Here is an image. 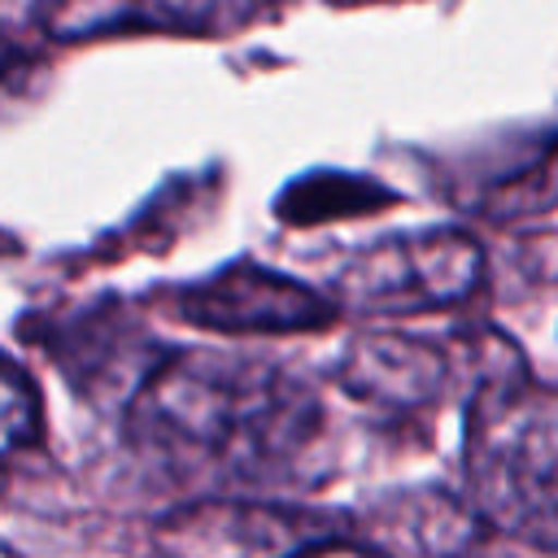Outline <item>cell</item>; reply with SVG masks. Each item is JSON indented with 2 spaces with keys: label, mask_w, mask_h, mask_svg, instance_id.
Masks as SVG:
<instances>
[{
  "label": "cell",
  "mask_w": 558,
  "mask_h": 558,
  "mask_svg": "<svg viewBox=\"0 0 558 558\" xmlns=\"http://www.w3.org/2000/svg\"><path fill=\"white\" fill-rule=\"evenodd\" d=\"M135 453L209 493L310 488L331 475L327 410L310 379L240 349H166L122 410Z\"/></svg>",
  "instance_id": "obj_1"
},
{
  "label": "cell",
  "mask_w": 558,
  "mask_h": 558,
  "mask_svg": "<svg viewBox=\"0 0 558 558\" xmlns=\"http://www.w3.org/2000/svg\"><path fill=\"white\" fill-rule=\"evenodd\" d=\"M466 493L497 532L558 554V414L532 405V384L493 379L466 397Z\"/></svg>",
  "instance_id": "obj_2"
},
{
  "label": "cell",
  "mask_w": 558,
  "mask_h": 558,
  "mask_svg": "<svg viewBox=\"0 0 558 558\" xmlns=\"http://www.w3.org/2000/svg\"><path fill=\"white\" fill-rule=\"evenodd\" d=\"M484 288V248L462 227L392 231L357 248L331 279V296L344 314L405 318L427 310L466 305Z\"/></svg>",
  "instance_id": "obj_3"
},
{
  "label": "cell",
  "mask_w": 558,
  "mask_h": 558,
  "mask_svg": "<svg viewBox=\"0 0 558 558\" xmlns=\"http://www.w3.org/2000/svg\"><path fill=\"white\" fill-rule=\"evenodd\" d=\"M331 514L253 493H205L153 523L161 558H296L318 536L340 532Z\"/></svg>",
  "instance_id": "obj_4"
},
{
  "label": "cell",
  "mask_w": 558,
  "mask_h": 558,
  "mask_svg": "<svg viewBox=\"0 0 558 558\" xmlns=\"http://www.w3.org/2000/svg\"><path fill=\"white\" fill-rule=\"evenodd\" d=\"M183 323L214 336H310L327 331L344 310L331 292L310 288L253 257L227 262L222 270L170 292Z\"/></svg>",
  "instance_id": "obj_5"
},
{
  "label": "cell",
  "mask_w": 558,
  "mask_h": 558,
  "mask_svg": "<svg viewBox=\"0 0 558 558\" xmlns=\"http://www.w3.org/2000/svg\"><path fill=\"white\" fill-rule=\"evenodd\" d=\"M340 388L388 418H418L449 401L453 384L462 379V362L453 340L436 344L397 327H366L357 331L336 362Z\"/></svg>",
  "instance_id": "obj_6"
},
{
  "label": "cell",
  "mask_w": 558,
  "mask_h": 558,
  "mask_svg": "<svg viewBox=\"0 0 558 558\" xmlns=\"http://www.w3.org/2000/svg\"><path fill=\"white\" fill-rule=\"evenodd\" d=\"M44 349L87 401L122 410L153 375V366L166 357V349L153 344L144 318L122 310L118 301H96L70 310L61 323H48Z\"/></svg>",
  "instance_id": "obj_7"
},
{
  "label": "cell",
  "mask_w": 558,
  "mask_h": 558,
  "mask_svg": "<svg viewBox=\"0 0 558 558\" xmlns=\"http://www.w3.org/2000/svg\"><path fill=\"white\" fill-rule=\"evenodd\" d=\"M349 532L375 545L388 558H475L493 532L471 493L440 484H405L379 497H366Z\"/></svg>",
  "instance_id": "obj_8"
},
{
  "label": "cell",
  "mask_w": 558,
  "mask_h": 558,
  "mask_svg": "<svg viewBox=\"0 0 558 558\" xmlns=\"http://www.w3.org/2000/svg\"><path fill=\"white\" fill-rule=\"evenodd\" d=\"M283 0H44L39 31L52 39H87L118 31L166 35H231L270 13Z\"/></svg>",
  "instance_id": "obj_9"
},
{
  "label": "cell",
  "mask_w": 558,
  "mask_h": 558,
  "mask_svg": "<svg viewBox=\"0 0 558 558\" xmlns=\"http://www.w3.org/2000/svg\"><path fill=\"white\" fill-rule=\"evenodd\" d=\"M549 209H558V144H549L536 161H527L514 174H506L501 183H493L484 192V205H480V214L488 222H501V227L523 222V218H541Z\"/></svg>",
  "instance_id": "obj_10"
},
{
  "label": "cell",
  "mask_w": 558,
  "mask_h": 558,
  "mask_svg": "<svg viewBox=\"0 0 558 558\" xmlns=\"http://www.w3.org/2000/svg\"><path fill=\"white\" fill-rule=\"evenodd\" d=\"M9 384H4V453H22L26 445H39L44 440V401H39V388L31 379V371L9 357Z\"/></svg>",
  "instance_id": "obj_11"
},
{
  "label": "cell",
  "mask_w": 558,
  "mask_h": 558,
  "mask_svg": "<svg viewBox=\"0 0 558 558\" xmlns=\"http://www.w3.org/2000/svg\"><path fill=\"white\" fill-rule=\"evenodd\" d=\"M296 558H388V554H379L375 545H366L362 536H353L349 527H340V532L318 536L314 545H305Z\"/></svg>",
  "instance_id": "obj_12"
}]
</instances>
